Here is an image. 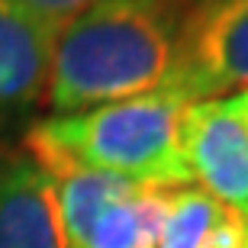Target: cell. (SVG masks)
<instances>
[{"mask_svg": "<svg viewBox=\"0 0 248 248\" xmlns=\"http://www.w3.org/2000/svg\"><path fill=\"white\" fill-rule=\"evenodd\" d=\"M190 3L100 0L74 16L52 46L46 87L52 116L145 93H177Z\"/></svg>", "mask_w": 248, "mask_h": 248, "instance_id": "cell-1", "label": "cell"}, {"mask_svg": "<svg viewBox=\"0 0 248 248\" xmlns=\"http://www.w3.org/2000/svg\"><path fill=\"white\" fill-rule=\"evenodd\" d=\"M184 107L177 93H145L46 116L29 126L23 148L39 165L64 161L145 187H187L193 177L181 148Z\"/></svg>", "mask_w": 248, "mask_h": 248, "instance_id": "cell-2", "label": "cell"}, {"mask_svg": "<svg viewBox=\"0 0 248 248\" xmlns=\"http://www.w3.org/2000/svg\"><path fill=\"white\" fill-rule=\"evenodd\" d=\"M248 91V0H193L177 93L187 103Z\"/></svg>", "mask_w": 248, "mask_h": 248, "instance_id": "cell-3", "label": "cell"}, {"mask_svg": "<svg viewBox=\"0 0 248 248\" xmlns=\"http://www.w3.org/2000/svg\"><path fill=\"white\" fill-rule=\"evenodd\" d=\"M181 148L190 177L213 200L248 216V120L235 103L193 100L181 113Z\"/></svg>", "mask_w": 248, "mask_h": 248, "instance_id": "cell-4", "label": "cell"}, {"mask_svg": "<svg viewBox=\"0 0 248 248\" xmlns=\"http://www.w3.org/2000/svg\"><path fill=\"white\" fill-rule=\"evenodd\" d=\"M0 248H71L52 177L26 148L0 152Z\"/></svg>", "mask_w": 248, "mask_h": 248, "instance_id": "cell-5", "label": "cell"}, {"mask_svg": "<svg viewBox=\"0 0 248 248\" xmlns=\"http://www.w3.org/2000/svg\"><path fill=\"white\" fill-rule=\"evenodd\" d=\"M55 36L16 0H0V123L46 100Z\"/></svg>", "mask_w": 248, "mask_h": 248, "instance_id": "cell-6", "label": "cell"}, {"mask_svg": "<svg viewBox=\"0 0 248 248\" xmlns=\"http://www.w3.org/2000/svg\"><path fill=\"white\" fill-rule=\"evenodd\" d=\"M242 216L200 187H174L155 248H235Z\"/></svg>", "mask_w": 248, "mask_h": 248, "instance_id": "cell-7", "label": "cell"}, {"mask_svg": "<svg viewBox=\"0 0 248 248\" xmlns=\"http://www.w3.org/2000/svg\"><path fill=\"white\" fill-rule=\"evenodd\" d=\"M174 187L136 184L97 216L81 248H155Z\"/></svg>", "mask_w": 248, "mask_h": 248, "instance_id": "cell-8", "label": "cell"}, {"mask_svg": "<svg viewBox=\"0 0 248 248\" xmlns=\"http://www.w3.org/2000/svg\"><path fill=\"white\" fill-rule=\"evenodd\" d=\"M16 3L26 10L32 19H39L52 36H58L74 16H81L84 10H91L93 3H100V0H16Z\"/></svg>", "mask_w": 248, "mask_h": 248, "instance_id": "cell-9", "label": "cell"}, {"mask_svg": "<svg viewBox=\"0 0 248 248\" xmlns=\"http://www.w3.org/2000/svg\"><path fill=\"white\" fill-rule=\"evenodd\" d=\"M232 103H235V110H239L242 116H245V120H248V91L235 93V97H232Z\"/></svg>", "mask_w": 248, "mask_h": 248, "instance_id": "cell-10", "label": "cell"}, {"mask_svg": "<svg viewBox=\"0 0 248 248\" xmlns=\"http://www.w3.org/2000/svg\"><path fill=\"white\" fill-rule=\"evenodd\" d=\"M235 248H248V216H245V222H242V235H239V245Z\"/></svg>", "mask_w": 248, "mask_h": 248, "instance_id": "cell-11", "label": "cell"}]
</instances>
